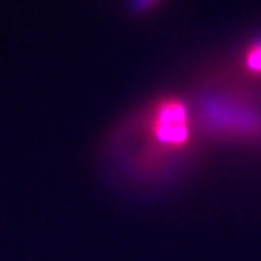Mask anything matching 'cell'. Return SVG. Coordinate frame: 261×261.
<instances>
[{"label": "cell", "mask_w": 261, "mask_h": 261, "mask_svg": "<svg viewBox=\"0 0 261 261\" xmlns=\"http://www.w3.org/2000/svg\"><path fill=\"white\" fill-rule=\"evenodd\" d=\"M146 130L162 153L182 151L192 136V120L188 107L176 98L159 101L148 118Z\"/></svg>", "instance_id": "obj_1"}, {"label": "cell", "mask_w": 261, "mask_h": 261, "mask_svg": "<svg viewBox=\"0 0 261 261\" xmlns=\"http://www.w3.org/2000/svg\"><path fill=\"white\" fill-rule=\"evenodd\" d=\"M246 66L255 74H261V43L253 44L246 54Z\"/></svg>", "instance_id": "obj_2"}, {"label": "cell", "mask_w": 261, "mask_h": 261, "mask_svg": "<svg viewBox=\"0 0 261 261\" xmlns=\"http://www.w3.org/2000/svg\"><path fill=\"white\" fill-rule=\"evenodd\" d=\"M140 2H146V0H140Z\"/></svg>", "instance_id": "obj_3"}]
</instances>
